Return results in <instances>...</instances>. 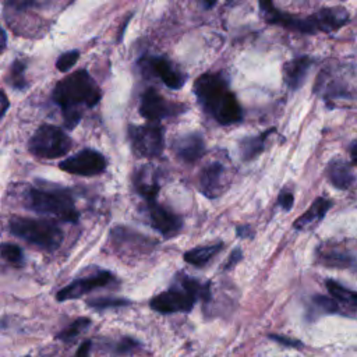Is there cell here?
Masks as SVG:
<instances>
[{
    "label": "cell",
    "mask_w": 357,
    "mask_h": 357,
    "mask_svg": "<svg viewBox=\"0 0 357 357\" xmlns=\"http://www.w3.org/2000/svg\"><path fill=\"white\" fill-rule=\"evenodd\" d=\"M52 98L61 109L64 126L73 130L82 119L81 106L89 109L96 106L102 98V92L86 70H78L56 84Z\"/></svg>",
    "instance_id": "6da1fadb"
},
{
    "label": "cell",
    "mask_w": 357,
    "mask_h": 357,
    "mask_svg": "<svg viewBox=\"0 0 357 357\" xmlns=\"http://www.w3.org/2000/svg\"><path fill=\"white\" fill-rule=\"evenodd\" d=\"M194 93L201 107L219 124L229 126L241 121V106L222 74L199 75L194 82Z\"/></svg>",
    "instance_id": "7a4b0ae2"
},
{
    "label": "cell",
    "mask_w": 357,
    "mask_h": 357,
    "mask_svg": "<svg viewBox=\"0 0 357 357\" xmlns=\"http://www.w3.org/2000/svg\"><path fill=\"white\" fill-rule=\"evenodd\" d=\"M209 282L202 283L197 278L180 275L177 283L149 300V307L159 314L190 312L198 298L208 303L211 298Z\"/></svg>",
    "instance_id": "3957f363"
},
{
    "label": "cell",
    "mask_w": 357,
    "mask_h": 357,
    "mask_svg": "<svg viewBox=\"0 0 357 357\" xmlns=\"http://www.w3.org/2000/svg\"><path fill=\"white\" fill-rule=\"evenodd\" d=\"M26 208L38 213H47L63 222L78 223L79 212L68 190L32 187L26 191Z\"/></svg>",
    "instance_id": "277c9868"
},
{
    "label": "cell",
    "mask_w": 357,
    "mask_h": 357,
    "mask_svg": "<svg viewBox=\"0 0 357 357\" xmlns=\"http://www.w3.org/2000/svg\"><path fill=\"white\" fill-rule=\"evenodd\" d=\"M8 230L11 234L46 251H54L63 243L61 227L49 219L14 216L8 222Z\"/></svg>",
    "instance_id": "5b68a950"
},
{
    "label": "cell",
    "mask_w": 357,
    "mask_h": 357,
    "mask_svg": "<svg viewBox=\"0 0 357 357\" xmlns=\"http://www.w3.org/2000/svg\"><path fill=\"white\" fill-rule=\"evenodd\" d=\"M71 148L73 139L60 127L50 124L40 126L28 141L29 152L43 159L66 156Z\"/></svg>",
    "instance_id": "8992f818"
},
{
    "label": "cell",
    "mask_w": 357,
    "mask_h": 357,
    "mask_svg": "<svg viewBox=\"0 0 357 357\" xmlns=\"http://www.w3.org/2000/svg\"><path fill=\"white\" fill-rule=\"evenodd\" d=\"M128 138L132 151L144 158L160 156L165 149L163 128L156 124L128 126Z\"/></svg>",
    "instance_id": "52a82bcc"
},
{
    "label": "cell",
    "mask_w": 357,
    "mask_h": 357,
    "mask_svg": "<svg viewBox=\"0 0 357 357\" xmlns=\"http://www.w3.org/2000/svg\"><path fill=\"white\" fill-rule=\"evenodd\" d=\"M106 166V158L93 149H82L59 163L63 172L77 176H96L103 173Z\"/></svg>",
    "instance_id": "ba28073f"
},
{
    "label": "cell",
    "mask_w": 357,
    "mask_h": 357,
    "mask_svg": "<svg viewBox=\"0 0 357 357\" xmlns=\"http://www.w3.org/2000/svg\"><path fill=\"white\" fill-rule=\"evenodd\" d=\"M138 110H139V114L145 120L156 123L162 119L181 113L183 106L167 100L156 89L148 88L141 96V103H139Z\"/></svg>",
    "instance_id": "9c48e42d"
},
{
    "label": "cell",
    "mask_w": 357,
    "mask_h": 357,
    "mask_svg": "<svg viewBox=\"0 0 357 357\" xmlns=\"http://www.w3.org/2000/svg\"><path fill=\"white\" fill-rule=\"evenodd\" d=\"M144 211L149 225L163 237H174L181 231L183 219L172 211L166 209L163 205H159L156 199L145 201Z\"/></svg>",
    "instance_id": "30bf717a"
},
{
    "label": "cell",
    "mask_w": 357,
    "mask_h": 357,
    "mask_svg": "<svg viewBox=\"0 0 357 357\" xmlns=\"http://www.w3.org/2000/svg\"><path fill=\"white\" fill-rule=\"evenodd\" d=\"M113 282H116V276L112 272H109V271H96L95 273H92L89 276L79 278V279L71 282L70 284L64 286L63 289H60L56 294V300L57 301H67V300L79 298L84 294L91 293L95 289L109 286Z\"/></svg>",
    "instance_id": "8fae6325"
},
{
    "label": "cell",
    "mask_w": 357,
    "mask_h": 357,
    "mask_svg": "<svg viewBox=\"0 0 357 357\" xmlns=\"http://www.w3.org/2000/svg\"><path fill=\"white\" fill-rule=\"evenodd\" d=\"M229 185V176L226 167L220 162H211L199 173V190L209 198L215 199L220 197Z\"/></svg>",
    "instance_id": "7c38bea8"
},
{
    "label": "cell",
    "mask_w": 357,
    "mask_h": 357,
    "mask_svg": "<svg viewBox=\"0 0 357 357\" xmlns=\"http://www.w3.org/2000/svg\"><path fill=\"white\" fill-rule=\"evenodd\" d=\"M142 66L151 74L156 75L170 89H180L185 84V74L163 56L144 59Z\"/></svg>",
    "instance_id": "4fadbf2b"
},
{
    "label": "cell",
    "mask_w": 357,
    "mask_h": 357,
    "mask_svg": "<svg viewBox=\"0 0 357 357\" xmlns=\"http://www.w3.org/2000/svg\"><path fill=\"white\" fill-rule=\"evenodd\" d=\"M172 148L178 159L194 163L205 153V141L199 132H188L173 141Z\"/></svg>",
    "instance_id": "5bb4252c"
},
{
    "label": "cell",
    "mask_w": 357,
    "mask_h": 357,
    "mask_svg": "<svg viewBox=\"0 0 357 357\" xmlns=\"http://www.w3.org/2000/svg\"><path fill=\"white\" fill-rule=\"evenodd\" d=\"M311 18L317 32H332L349 22V13L342 7H329L312 14Z\"/></svg>",
    "instance_id": "9a60e30c"
},
{
    "label": "cell",
    "mask_w": 357,
    "mask_h": 357,
    "mask_svg": "<svg viewBox=\"0 0 357 357\" xmlns=\"http://www.w3.org/2000/svg\"><path fill=\"white\" fill-rule=\"evenodd\" d=\"M311 64L312 60L308 56H300L287 61L283 67V78L286 85L293 91L298 89L304 84Z\"/></svg>",
    "instance_id": "2e32d148"
},
{
    "label": "cell",
    "mask_w": 357,
    "mask_h": 357,
    "mask_svg": "<svg viewBox=\"0 0 357 357\" xmlns=\"http://www.w3.org/2000/svg\"><path fill=\"white\" fill-rule=\"evenodd\" d=\"M332 201L324 197L317 198L311 206L294 222V227L298 230H308L314 226H317L326 215V212L331 209Z\"/></svg>",
    "instance_id": "e0dca14e"
},
{
    "label": "cell",
    "mask_w": 357,
    "mask_h": 357,
    "mask_svg": "<svg viewBox=\"0 0 357 357\" xmlns=\"http://www.w3.org/2000/svg\"><path fill=\"white\" fill-rule=\"evenodd\" d=\"M134 187L145 201L156 199L160 184L155 176L152 166H144L137 172V174L134 176Z\"/></svg>",
    "instance_id": "ac0fdd59"
},
{
    "label": "cell",
    "mask_w": 357,
    "mask_h": 357,
    "mask_svg": "<svg viewBox=\"0 0 357 357\" xmlns=\"http://www.w3.org/2000/svg\"><path fill=\"white\" fill-rule=\"evenodd\" d=\"M328 177L333 187L339 190H347L354 183V173L349 163L336 159L328 165Z\"/></svg>",
    "instance_id": "d6986e66"
},
{
    "label": "cell",
    "mask_w": 357,
    "mask_h": 357,
    "mask_svg": "<svg viewBox=\"0 0 357 357\" xmlns=\"http://www.w3.org/2000/svg\"><path fill=\"white\" fill-rule=\"evenodd\" d=\"M223 243H216L211 245H202V247H195L183 254V258L187 264L194 265L197 268L205 266L216 254H219L223 248Z\"/></svg>",
    "instance_id": "ffe728a7"
},
{
    "label": "cell",
    "mask_w": 357,
    "mask_h": 357,
    "mask_svg": "<svg viewBox=\"0 0 357 357\" xmlns=\"http://www.w3.org/2000/svg\"><path fill=\"white\" fill-rule=\"evenodd\" d=\"M272 130H268L259 135H254V137H245L240 141V153L241 158L244 160H251L255 156H258L265 146V139L269 135Z\"/></svg>",
    "instance_id": "44dd1931"
},
{
    "label": "cell",
    "mask_w": 357,
    "mask_h": 357,
    "mask_svg": "<svg viewBox=\"0 0 357 357\" xmlns=\"http://www.w3.org/2000/svg\"><path fill=\"white\" fill-rule=\"evenodd\" d=\"M91 325V319L86 317H81L77 318L74 322H71L67 328H64L63 331H60L56 335V339L64 342V343H71L74 342L84 331H86V328Z\"/></svg>",
    "instance_id": "7402d4cb"
},
{
    "label": "cell",
    "mask_w": 357,
    "mask_h": 357,
    "mask_svg": "<svg viewBox=\"0 0 357 357\" xmlns=\"http://www.w3.org/2000/svg\"><path fill=\"white\" fill-rule=\"evenodd\" d=\"M131 304L130 300L123 298V297H96V298H91L86 301V305L98 310V311H103L106 308H112V307H124Z\"/></svg>",
    "instance_id": "603a6c76"
},
{
    "label": "cell",
    "mask_w": 357,
    "mask_h": 357,
    "mask_svg": "<svg viewBox=\"0 0 357 357\" xmlns=\"http://www.w3.org/2000/svg\"><path fill=\"white\" fill-rule=\"evenodd\" d=\"M0 257L8 261L13 265L22 266L24 265V252L20 245L13 243H0Z\"/></svg>",
    "instance_id": "cb8c5ba5"
},
{
    "label": "cell",
    "mask_w": 357,
    "mask_h": 357,
    "mask_svg": "<svg viewBox=\"0 0 357 357\" xmlns=\"http://www.w3.org/2000/svg\"><path fill=\"white\" fill-rule=\"evenodd\" d=\"M8 81L14 89L24 91L26 88V79H25V63L21 60H15L11 66Z\"/></svg>",
    "instance_id": "d4e9b609"
},
{
    "label": "cell",
    "mask_w": 357,
    "mask_h": 357,
    "mask_svg": "<svg viewBox=\"0 0 357 357\" xmlns=\"http://www.w3.org/2000/svg\"><path fill=\"white\" fill-rule=\"evenodd\" d=\"M326 287L331 293V296L333 298H336L337 301H342V303H350V297H351V290L343 287L342 284H339L335 280H328L326 282Z\"/></svg>",
    "instance_id": "484cf974"
},
{
    "label": "cell",
    "mask_w": 357,
    "mask_h": 357,
    "mask_svg": "<svg viewBox=\"0 0 357 357\" xmlns=\"http://www.w3.org/2000/svg\"><path fill=\"white\" fill-rule=\"evenodd\" d=\"M79 57V52L78 50H70V52H66L63 53L57 61H56V67L59 71L64 73V71H68L78 60Z\"/></svg>",
    "instance_id": "4316f807"
},
{
    "label": "cell",
    "mask_w": 357,
    "mask_h": 357,
    "mask_svg": "<svg viewBox=\"0 0 357 357\" xmlns=\"http://www.w3.org/2000/svg\"><path fill=\"white\" fill-rule=\"evenodd\" d=\"M139 343L134 340L132 337H123L120 342L116 343L114 346V353L117 354H127L131 353L134 349H138Z\"/></svg>",
    "instance_id": "83f0119b"
},
{
    "label": "cell",
    "mask_w": 357,
    "mask_h": 357,
    "mask_svg": "<svg viewBox=\"0 0 357 357\" xmlns=\"http://www.w3.org/2000/svg\"><path fill=\"white\" fill-rule=\"evenodd\" d=\"M314 303L325 312H336L337 311V300L336 298H329L325 296H315Z\"/></svg>",
    "instance_id": "f1b7e54d"
},
{
    "label": "cell",
    "mask_w": 357,
    "mask_h": 357,
    "mask_svg": "<svg viewBox=\"0 0 357 357\" xmlns=\"http://www.w3.org/2000/svg\"><path fill=\"white\" fill-rule=\"evenodd\" d=\"M269 339H272L273 342H276V343H279V344L291 347V349H301V347H303V343H300L298 340L286 337V336H283V335H273V333H271V335H269Z\"/></svg>",
    "instance_id": "f546056e"
},
{
    "label": "cell",
    "mask_w": 357,
    "mask_h": 357,
    "mask_svg": "<svg viewBox=\"0 0 357 357\" xmlns=\"http://www.w3.org/2000/svg\"><path fill=\"white\" fill-rule=\"evenodd\" d=\"M293 201H294L293 192L289 191V190H283V191L279 194V197H278V204H279V206H280L282 209H284V211H290V209H291Z\"/></svg>",
    "instance_id": "4dcf8cb0"
},
{
    "label": "cell",
    "mask_w": 357,
    "mask_h": 357,
    "mask_svg": "<svg viewBox=\"0 0 357 357\" xmlns=\"http://www.w3.org/2000/svg\"><path fill=\"white\" fill-rule=\"evenodd\" d=\"M241 258H243V252H241V250L240 248H236V250H233L231 252H230V255H229V258H227V261H226V264L223 265V269H231V268H234L240 261H241Z\"/></svg>",
    "instance_id": "1f68e13d"
},
{
    "label": "cell",
    "mask_w": 357,
    "mask_h": 357,
    "mask_svg": "<svg viewBox=\"0 0 357 357\" xmlns=\"http://www.w3.org/2000/svg\"><path fill=\"white\" fill-rule=\"evenodd\" d=\"M236 233L238 237L241 238H245V237H252L254 234V230L251 229L250 225H240L236 227Z\"/></svg>",
    "instance_id": "d6a6232c"
},
{
    "label": "cell",
    "mask_w": 357,
    "mask_h": 357,
    "mask_svg": "<svg viewBox=\"0 0 357 357\" xmlns=\"http://www.w3.org/2000/svg\"><path fill=\"white\" fill-rule=\"evenodd\" d=\"M8 107H10V100H8L7 95H6V92L0 89V119L6 114Z\"/></svg>",
    "instance_id": "836d02e7"
},
{
    "label": "cell",
    "mask_w": 357,
    "mask_h": 357,
    "mask_svg": "<svg viewBox=\"0 0 357 357\" xmlns=\"http://www.w3.org/2000/svg\"><path fill=\"white\" fill-rule=\"evenodd\" d=\"M259 7L261 10L268 14V13H272L275 10L273 7V0H259Z\"/></svg>",
    "instance_id": "e575fe53"
},
{
    "label": "cell",
    "mask_w": 357,
    "mask_h": 357,
    "mask_svg": "<svg viewBox=\"0 0 357 357\" xmlns=\"http://www.w3.org/2000/svg\"><path fill=\"white\" fill-rule=\"evenodd\" d=\"M91 344H92V342H91V340L84 342V343L79 346V349L75 351V354H77V356H88V354H89Z\"/></svg>",
    "instance_id": "d590c367"
},
{
    "label": "cell",
    "mask_w": 357,
    "mask_h": 357,
    "mask_svg": "<svg viewBox=\"0 0 357 357\" xmlns=\"http://www.w3.org/2000/svg\"><path fill=\"white\" fill-rule=\"evenodd\" d=\"M350 155H351V159L357 163V144H354V145L350 148Z\"/></svg>",
    "instance_id": "8d00e7d4"
},
{
    "label": "cell",
    "mask_w": 357,
    "mask_h": 357,
    "mask_svg": "<svg viewBox=\"0 0 357 357\" xmlns=\"http://www.w3.org/2000/svg\"><path fill=\"white\" fill-rule=\"evenodd\" d=\"M201 1H202V4H204L206 8H211V7H213V6L216 4L218 0H201Z\"/></svg>",
    "instance_id": "74e56055"
},
{
    "label": "cell",
    "mask_w": 357,
    "mask_h": 357,
    "mask_svg": "<svg viewBox=\"0 0 357 357\" xmlns=\"http://www.w3.org/2000/svg\"><path fill=\"white\" fill-rule=\"evenodd\" d=\"M349 304H351V305L357 307V293L351 291V297H350V303H349Z\"/></svg>",
    "instance_id": "f35d334b"
},
{
    "label": "cell",
    "mask_w": 357,
    "mask_h": 357,
    "mask_svg": "<svg viewBox=\"0 0 357 357\" xmlns=\"http://www.w3.org/2000/svg\"><path fill=\"white\" fill-rule=\"evenodd\" d=\"M241 1H244V0H226V4L227 6H236V4L241 3Z\"/></svg>",
    "instance_id": "ab89813d"
}]
</instances>
